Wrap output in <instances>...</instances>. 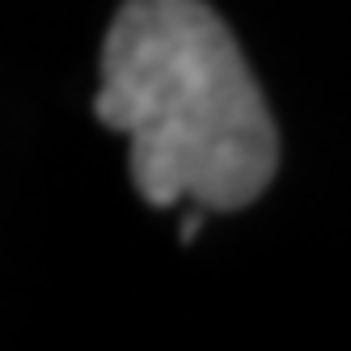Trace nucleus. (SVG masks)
<instances>
[{
	"instance_id": "1",
	"label": "nucleus",
	"mask_w": 351,
	"mask_h": 351,
	"mask_svg": "<svg viewBox=\"0 0 351 351\" xmlns=\"http://www.w3.org/2000/svg\"><path fill=\"white\" fill-rule=\"evenodd\" d=\"M93 114L128 136L153 208L237 212L271 186L280 136L233 30L204 0H123Z\"/></svg>"
}]
</instances>
